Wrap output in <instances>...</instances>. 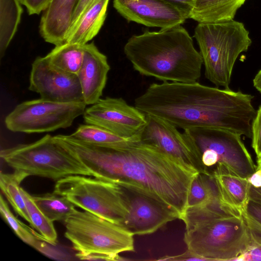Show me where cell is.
I'll return each mask as SVG.
<instances>
[{"mask_svg":"<svg viewBox=\"0 0 261 261\" xmlns=\"http://www.w3.org/2000/svg\"><path fill=\"white\" fill-rule=\"evenodd\" d=\"M80 259L82 260H125L126 259L122 258L119 255L117 256L110 255L105 254L92 253L87 255H81L75 254Z\"/></svg>","mask_w":261,"mask_h":261,"instance_id":"d6a6232c","label":"cell"},{"mask_svg":"<svg viewBox=\"0 0 261 261\" xmlns=\"http://www.w3.org/2000/svg\"><path fill=\"white\" fill-rule=\"evenodd\" d=\"M28 213L36 229L49 244L56 246L57 233L53 221L49 220L39 208L35 202L33 196L20 188Z\"/></svg>","mask_w":261,"mask_h":261,"instance_id":"83f0119b","label":"cell"},{"mask_svg":"<svg viewBox=\"0 0 261 261\" xmlns=\"http://www.w3.org/2000/svg\"><path fill=\"white\" fill-rule=\"evenodd\" d=\"M0 156L14 171L58 180L74 175L93 176L80 161L46 134L39 140L2 149Z\"/></svg>","mask_w":261,"mask_h":261,"instance_id":"8992f818","label":"cell"},{"mask_svg":"<svg viewBox=\"0 0 261 261\" xmlns=\"http://www.w3.org/2000/svg\"><path fill=\"white\" fill-rule=\"evenodd\" d=\"M55 142L80 161L97 178L150 197L175 212L181 220L188 207L192 182L199 173L157 147L139 140L105 147L70 135Z\"/></svg>","mask_w":261,"mask_h":261,"instance_id":"6da1fadb","label":"cell"},{"mask_svg":"<svg viewBox=\"0 0 261 261\" xmlns=\"http://www.w3.org/2000/svg\"><path fill=\"white\" fill-rule=\"evenodd\" d=\"M156 260H201L205 261L204 259L192 253L191 252L186 250L183 253L175 255H168L164 257H160Z\"/></svg>","mask_w":261,"mask_h":261,"instance_id":"1f68e13d","label":"cell"},{"mask_svg":"<svg viewBox=\"0 0 261 261\" xmlns=\"http://www.w3.org/2000/svg\"><path fill=\"white\" fill-rule=\"evenodd\" d=\"M87 176L74 175L60 179L54 192L84 211L122 225L128 213L126 190L116 184Z\"/></svg>","mask_w":261,"mask_h":261,"instance_id":"52a82bcc","label":"cell"},{"mask_svg":"<svg viewBox=\"0 0 261 261\" xmlns=\"http://www.w3.org/2000/svg\"><path fill=\"white\" fill-rule=\"evenodd\" d=\"M0 212L5 221L23 242L49 257L58 260L66 259V254L55 249V245L48 243L40 233L36 232L15 216L2 195L0 197Z\"/></svg>","mask_w":261,"mask_h":261,"instance_id":"ffe728a7","label":"cell"},{"mask_svg":"<svg viewBox=\"0 0 261 261\" xmlns=\"http://www.w3.org/2000/svg\"><path fill=\"white\" fill-rule=\"evenodd\" d=\"M194 37L200 49L204 75L218 87L229 89L234 63L251 44L244 24L233 20L218 23H199Z\"/></svg>","mask_w":261,"mask_h":261,"instance_id":"5b68a950","label":"cell"},{"mask_svg":"<svg viewBox=\"0 0 261 261\" xmlns=\"http://www.w3.org/2000/svg\"><path fill=\"white\" fill-rule=\"evenodd\" d=\"M180 7L189 14L195 0H165Z\"/></svg>","mask_w":261,"mask_h":261,"instance_id":"d590c367","label":"cell"},{"mask_svg":"<svg viewBox=\"0 0 261 261\" xmlns=\"http://www.w3.org/2000/svg\"><path fill=\"white\" fill-rule=\"evenodd\" d=\"M83 115L86 123L128 139L138 136L146 122V115L122 98H100L86 108Z\"/></svg>","mask_w":261,"mask_h":261,"instance_id":"7c38bea8","label":"cell"},{"mask_svg":"<svg viewBox=\"0 0 261 261\" xmlns=\"http://www.w3.org/2000/svg\"><path fill=\"white\" fill-rule=\"evenodd\" d=\"M84 56L77 76L84 101L87 105L96 103L101 98L110 69L107 57L93 42L84 45Z\"/></svg>","mask_w":261,"mask_h":261,"instance_id":"e0dca14e","label":"cell"},{"mask_svg":"<svg viewBox=\"0 0 261 261\" xmlns=\"http://www.w3.org/2000/svg\"><path fill=\"white\" fill-rule=\"evenodd\" d=\"M253 84L255 88L261 93V69L253 79Z\"/></svg>","mask_w":261,"mask_h":261,"instance_id":"74e56055","label":"cell"},{"mask_svg":"<svg viewBox=\"0 0 261 261\" xmlns=\"http://www.w3.org/2000/svg\"><path fill=\"white\" fill-rule=\"evenodd\" d=\"M27 176L14 171L13 173H1V189L14 210L27 221L33 228V225L28 213L23 197L21 193L20 185Z\"/></svg>","mask_w":261,"mask_h":261,"instance_id":"484cf974","label":"cell"},{"mask_svg":"<svg viewBox=\"0 0 261 261\" xmlns=\"http://www.w3.org/2000/svg\"><path fill=\"white\" fill-rule=\"evenodd\" d=\"M29 89L48 100L84 102L77 75L55 67L45 56L38 57L32 63Z\"/></svg>","mask_w":261,"mask_h":261,"instance_id":"4fadbf2b","label":"cell"},{"mask_svg":"<svg viewBox=\"0 0 261 261\" xmlns=\"http://www.w3.org/2000/svg\"><path fill=\"white\" fill-rule=\"evenodd\" d=\"M70 135L95 145L111 148L120 147L139 140V134L132 138H125L100 126L87 123L80 125Z\"/></svg>","mask_w":261,"mask_h":261,"instance_id":"603a6c76","label":"cell"},{"mask_svg":"<svg viewBox=\"0 0 261 261\" xmlns=\"http://www.w3.org/2000/svg\"><path fill=\"white\" fill-rule=\"evenodd\" d=\"M25 6L29 15L39 14L46 8L51 0H19Z\"/></svg>","mask_w":261,"mask_h":261,"instance_id":"4dcf8cb0","label":"cell"},{"mask_svg":"<svg viewBox=\"0 0 261 261\" xmlns=\"http://www.w3.org/2000/svg\"><path fill=\"white\" fill-rule=\"evenodd\" d=\"M253 96L229 89L193 83H153L135 100L146 115L164 120L184 130L209 127L251 137V121L256 111Z\"/></svg>","mask_w":261,"mask_h":261,"instance_id":"7a4b0ae2","label":"cell"},{"mask_svg":"<svg viewBox=\"0 0 261 261\" xmlns=\"http://www.w3.org/2000/svg\"><path fill=\"white\" fill-rule=\"evenodd\" d=\"M128 192L132 196H129L128 213L122 225L134 235L153 233L168 223L179 219L178 214L163 203L144 195Z\"/></svg>","mask_w":261,"mask_h":261,"instance_id":"9a60e30c","label":"cell"},{"mask_svg":"<svg viewBox=\"0 0 261 261\" xmlns=\"http://www.w3.org/2000/svg\"><path fill=\"white\" fill-rule=\"evenodd\" d=\"M250 199L261 200V188H256L250 185Z\"/></svg>","mask_w":261,"mask_h":261,"instance_id":"8d00e7d4","label":"cell"},{"mask_svg":"<svg viewBox=\"0 0 261 261\" xmlns=\"http://www.w3.org/2000/svg\"><path fill=\"white\" fill-rule=\"evenodd\" d=\"M244 215L261 228V200L250 199L246 213Z\"/></svg>","mask_w":261,"mask_h":261,"instance_id":"f546056e","label":"cell"},{"mask_svg":"<svg viewBox=\"0 0 261 261\" xmlns=\"http://www.w3.org/2000/svg\"><path fill=\"white\" fill-rule=\"evenodd\" d=\"M84 102H61L41 98L23 101L6 117V127L13 132L41 133L70 127L83 115Z\"/></svg>","mask_w":261,"mask_h":261,"instance_id":"30bf717a","label":"cell"},{"mask_svg":"<svg viewBox=\"0 0 261 261\" xmlns=\"http://www.w3.org/2000/svg\"><path fill=\"white\" fill-rule=\"evenodd\" d=\"M184 133L200 153L202 163L207 171L222 164L238 176L247 178L256 166L241 138V135L222 129L199 127Z\"/></svg>","mask_w":261,"mask_h":261,"instance_id":"9c48e42d","label":"cell"},{"mask_svg":"<svg viewBox=\"0 0 261 261\" xmlns=\"http://www.w3.org/2000/svg\"><path fill=\"white\" fill-rule=\"evenodd\" d=\"M257 165L261 167V160L259 162H257Z\"/></svg>","mask_w":261,"mask_h":261,"instance_id":"f35d334b","label":"cell"},{"mask_svg":"<svg viewBox=\"0 0 261 261\" xmlns=\"http://www.w3.org/2000/svg\"><path fill=\"white\" fill-rule=\"evenodd\" d=\"M84 56V45L65 43L55 46L45 57L55 67L77 75Z\"/></svg>","mask_w":261,"mask_h":261,"instance_id":"cb8c5ba5","label":"cell"},{"mask_svg":"<svg viewBox=\"0 0 261 261\" xmlns=\"http://www.w3.org/2000/svg\"><path fill=\"white\" fill-rule=\"evenodd\" d=\"M257 166L256 171L247 178L250 185L256 188H261V167Z\"/></svg>","mask_w":261,"mask_h":261,"instance_id":"e575fe53","label":"cell"},{"mask_svg":"<svg viewBox=\"0 0 261 261\" xmlns=\"http://www.w3.org/2000/svg\"><path fill=\"white\" fill-rule=\"evenodd\" d=\"M65 237L76 254L92 253L118 255L134 251V234L123 225L112 222L88 211L76 209L64 221Z\"/></svg>","mask_w":261,"mask_h":261,"instance_id":"ba28073f","label":"cell"},{"mask_svg":"<svg viewBox=\"0 0 261 261\" xmlns=\"http://www.w3.org/2000/svg\"><path fill=\"white\" fill-rule=\"evenodd\" d=\"M251 137L252 147L258 162L261 160V105L251 123Z\"/></svg>","mask_w":261,"mask_h":261,"instance_id":"f1b7e54d","label":"cell"},{"mask_svg":"<svg viewBox=\"0 0 261 261\" xmlns=\"http://www.w3.org/2000/svg\"><path fill=\"white\" fill-rule=\"evenodd\" d=\"M211 174L217 187L220 207L232 215L245 214L250 200V185L247 179L222 164H217Z\"/></svg>","mask_w":261,"mask_h":261,"instance_id":"2e32d148","label":"cell"},{"mask_svg":"<svg viewBox=\"0 0 261 261\" xmlns=\"http://www.w3.org/2000/svg\"><path fill=\"white\" fill-rule=\"evenodd\" d=\"M181 220L187 250L205 261H233L249 245L243 217L227 213L219 204L188 208Z\"/></svg>","mask_w":261,"mask_h":261,"instance_id":"277c9868","label":"cell"},{"mask_svg":"<svg viewBox=\"0 0 261 261\" xmlns=\"http://www.w3.org/2000/svg\"><path fill=\"white\" fill-rule=\"evenodd\" d=\"M139 139L200 173L210 174L202 163L199 152L188 137L164 120L146 115V122L139 133Z\"/></svg>","mask_w":261,"mask_h":261,"instance_id":"8fae6325","label":"cell"},{"mask_svg":"<svg viewBox=\"0 0 261 261\" xmlns=\"http://www.w3.org/2000/svg\"><path fill=\"white\" fill-rule=\"evenodd\" d=\"M246 0H195L189 18L199 23H218L233 20Z\"/></svg>","mask_w":261,"mask_h":261,"instance_id":"44dd1931","label":"cell"},{"mask_svg":"<svg viewBox=\"0 0 261 261\" xmlns=\"http://www.w3.org/2000/svg\"><path fill=\"white\" fill-rule=\"evenodd\" d=\"M113 6L128 21L150 27L170 28L189 18L185 10L165 0H114Z\"/></svg>","mask_w":261,"mask_h":261,"instance_id":"5bb4252c","label":"cell"},{"mask_svg":"<svg viewBox=\"0 0 261 261\" xmlns=\"http://www.w3.org/2000/svg\"><path fill=\"white\" fill-rule=\"evenodd\" d=\"M109 0H94L69 29L65 43L84 45L99 32L107 15Z\"/></svg>","mask_w":261,"mask_h":261,"instance_id":"d6986e66","label":"cell"},{"mask_svg":"<svg viewBox=\"0 0 261 261\" xmlns=\"http://www.w3.org/2000/svg\"><path fill=\"white\" fill-rule=\"evenodd\" d=\"M19 0H0V57L17 31L23 10Z\"/></svg>","mask_w":261,"mask_h":261,"instance_id":"7402d4cb","label":"cell"},{"mask_svg":"<svg viewBox=\"0 0 261 261\" xmlns=\"http://www.w3.org/2000/svg\"><path fill=\"white\" fill-rule=\"evenodd\" d=\"M217 204H219L218 190L211 174L198 173L191 186L187 208Z\"/></svg>","mask_w":261,"mask_h":261,"instance_id":"d4e9b609","label":"cell"},{"mask_svg":"<svg viewBox=\"0 0 261 261\" xmlns=\"http://www.w3.org/2000/svg\"><path fill=\"white\" fill-rule=\"evenodd\" d=\"M80 0H51L43 11L39 25L44 40L55 46L65 43Z\"/></svg>","mask_w":261,"mask_h":261,"instance_id":"ac0fdd59","label":"cell"},{"mask_svg":"<svg viewBox=\"0 0 261 261\" xmlns=\"http://www.w3.org/2000/svg\"><path fill=\"white\" fill-rule=\"evenodd\" d=\"M124 53L140 74L163 82H196L203 60L188 31L181 25L132 36Z\"/></svg>","mask_w":261,"mask_h":261,"instance_id":"3957f363","label":"cell"},{"mask_svg":"<svg viewBox=\"0 0 261 261\" xmlns=\"http://www.w3.org/2000/svg\"><path fill=\"white\" fill-rule=\"evenodd\" d=\"M94 0H80L75 8L70 29Z\"/></svg>","mask_w":261,"mask_h":261,"instance_id":"836d02e7","label":"cell"},{"mask_svg":"<svg viewBox=\"0 0 261 261\" xmlns=\"http://www.w3.org/2000/svg\"><path fill=\"white\" fill-rule=\"evenodd\" d=\"M36 204L51 221H64L76 208L66 197L55 193L33 196Z\"/></svg>","mask_w":261,"mask_h":261,"instance_id":"4316f807","label":"cell"}]
</instances>
